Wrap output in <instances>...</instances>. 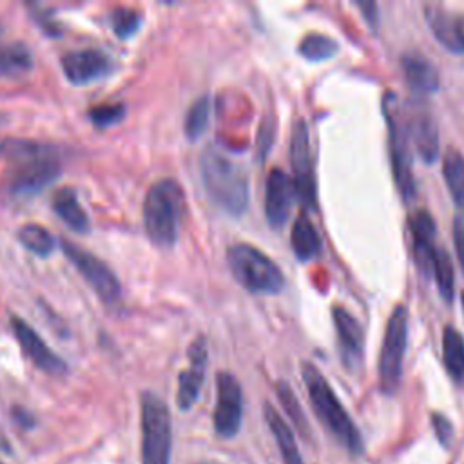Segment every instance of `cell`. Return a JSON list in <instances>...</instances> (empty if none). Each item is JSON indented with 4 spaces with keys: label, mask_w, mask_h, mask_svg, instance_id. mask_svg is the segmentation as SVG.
Listing matches in <instances>:
<instances>
[{
    "label": "cell",
    "mask_w": 464,
    "mask_h": 464,
    "mask_svg": "<svg viewBox=\"0 0 464 464\" xmlns=\"http://www.w3.org/2000/svg\"><path fill=\"white\" fill-rule=\"evenodd\" d=\"M210 121V100L208 96L198 98L185 118V134L188 140H198L205 130Z\"/></svg>",
    "instance_id": "83f0119b"
},
{
    "label": "cell",
    "mask_w": 464,
    "mask_h": 464,
    "mask_svg": "<svg viewBox=\"0 0 464 464\" xmlns=\"http://www.w3.org/2000/svg\"><path fill=\"white\" fill-rule=\"evenodd\" d=\"M384 114L390 129V152L395 181L404 198H411L415 192V181L411 172V154H410V129L408 121L401 118V109L397 105L395 94H388L384 100Z\"/></svg>",
    "instance_id": "ba28073f"
},
{
    "label": "cell",
    "mask_w": 464,
    "mask_h": 464,
    "mask_svg": "<svg viewBox=\"0 0 464 464\" xmlns=\"http://www.w3.org/2000/svg\"><path fill=\"white\" fill-rule=\"evenodd\" d=\"M426 20L433 36L451 53H464V13L428 5Z\"/></svg>",
    "instance_id": "ac0fdd59"
},
{
    "label": "cell",
    "mask_w": 464,
    "mask_h": 464,
    "mask_svg": "<svg viewBox=\"0 0 464 464\" xmlns=\"http://www.w3.org/2000/svg\"><path fill=\"white\" fill-rule=\"evenodd\" d=\"M410 228L413 236V254L419 272L424 277L433 274L435 259V221L428 210H417L410 216Z\"/></svg>",
    "instance_id": "2e32d148"
},
{
    "label": "cell",
    "mask_w": 464,
    "mask_h": 464,
    "mask_svg": "<svg viewBox=\"0 0 464 464\" xmlns=\"http://www.w3.org/2000/svg\"><path fill=\"white\" fill-rule=\"evenodd\" d=\"M199 464H219V462H216V460H203V462H199Z\"/></svg>",
    "instance_id": "8d00e7d4"
},
{
    "label": "cell",
    "mask_w": 464,
    "mask_h": 464,
    "mask_svg": "<svg viewBox=\"0 0 464 464\" xmlns=\"http://www.w3.org/2000/svg\"><path fill=\"white\" fill-rule=\"evenodd\" d=\"M11 326L24 353L33 361L34 366L51 375H63L67 372L65 361L58 353H54L24 319L13 317Z\"/></svg>",
    "instance_id": "4fadbf2b"
},
{
    "label": "cell",
    "mask_w": 464,
    "mask_h": 464,
    "mask_svg": "<svg viewBox=\"0 0 464 464\" xmlns=\"http://www.w3.org/2000/svg\"><path fill=\"white\" fill-rule=\"evenodd\" d=\"M0 464H2V462H0Z\"/></svg>",
    "instance_id": "f35d334b"
},
{
    "label": "cell",
    "mask_w": 464,
    "mask_h": 464,
    "mask_svg": "<svg viewBox=\"0 0 464 464\" xmlns=\"http://www.w3.org/2000/svg\"><path fill=\"white\" fill-rule=\"evenodd\" d=\"M335 51H337V42L324 36V34H319V33L306 34L299 44V53L306 60H314V62L315 60H326Z\"/></svg>",
    "instance_id": "f1b7e54d"
},
{
    "label": "cell",
    "mask_w": 464,
    "mask_h": 464,
    "mask_svg": "<svg viewBox=\"0 0 464 464\" xmlns=\"http://www.w3.org/2000/svg\"><path fill=\"white\" fill-rule=\"evenodd\" d=\"M13 417L14 420L22 426V428H31L34 424V419L31 413H27L24 408H14L13 410Z\"/></svg>",
    "instance_id": "d590c367"
},
{
    "label": "cell",
    "mask_w": 464,
    "mask_h": 464,
    "mask_svg": "<svg viewBox=\"0 0 464 464\" xmlns=\"http://www.w3.org/2000/svg\"><path fill=\"white\" fill-rule=\"evenodd\" d=\"M181 198V187L174 179H160L147 190L143 227L149 239L161 248H170L178 239Z\"/></svg>",
    "instance_id": "277c9868"
},
{
    "label": "cell",
    "mask_w": 464,
    "mask_h": 464,
    "mask_svg": "<svg viewBox=\"0 0 464 464\" xmlns=\"http://www.w3.org/2000/svg\"><path fill=\"white\" fill-rule=\"evenodd\" d=\"M265 420L277 442L283 462L285 464H304L290 426L283 420V417L276 411V408L272 404H265Z\"/></svg>",
    "instance_id": "ffe728a7"
},
{
    "label": "cell",
    "mask_w": 464,
    "mask_h": 464,
    "mask_svg": "<svg viewBox=\"0 0 464 464\" xmlns=\"http://www.w3.org/2000/svg\"><path fill=\"white\" fill-rule=\"evenodd\" d=\"M0 156L7 163L9 188L22 196L42 190L53 183L62 170L56 149L33 140H2Z\"/></svg>",
    "instance_id": "6da1fadb"
},
{
    "label": "cell",
    "mask_w": 464,
    "mask_h": 464,
    "mask_svg": "<svg viewBox=\"0 0 464 464\" xmlns=\"http://www.w3.org/2000/svg\"><path fill=\"white\" fill-rule=\"evenodd\" d=\"M228 268L234 279L252 294H279L285 286L281 268L259 248L248 243H236L227 250Z\"/></svg>",
    "instance_id": "5b68a950"
},
{
    "label": "cell",
    "mask_w": 464,
    "mask_h": 464,
    "mask_svg": "<svg viewBox=\"0 0 464 464\" xmlns=\"http://www.w3.org/2000/svg\"><path fill=\"white\" fill-rule=\"evenodd\" d=\"M207 343L205 337H198L188 346V366L178 377V393L176 402L178 408L187 411L194 406L199 397L203 381H205V368H207Z\"/></svg>",
    "instance_id": "7c38bea8"
},
{
    "label": "cell",
    "mask_w": 464,
    "mask_h": 464,
    "mask_svg": "<svg viewBox=\"0 0 464 464\" xmlns=\"http://www.w3.org/2000/svg\"><path fill=\"white\" fill-rule=\"evenodd\" d=\"M431 420H433V428H435V433H437L439 440L442 444H450V440H451V424H450V420L446 417H442L440 413H433Z\"/></svg>",
    "instance_id": "836d02e7"
},
{
    "label": "cell",
    "mask_w": 464,
    "mask_h": 464,
    "mask_svg": "<svg viewBox=\"0 0 464 464\" xmlns=\"http://www.w3.org/2000/svg\"><path fill=\"white\" fill-rule=\"evenodd\" d=\"M123 114H125L123 103H102V105L91 109V112H89L91 121L102 129L118 123L123 118Z\"/></svg>",
    "instance_id": "d6a6232c"
},
{
    "label": "cell",
    "mask_w": 464,
    "mask_h": 464,
    "mask_svg": "<svg viewBox=\"0 0 464 464\" xmlns=\"http://www.w3.org/2000/svg\"><path fill=\"white\" fill-rule=\"evenodd\" d=\"M332 315H334V324L337 330L343 361H344L346 368L355 370L361 364L362 346H364V335H362L361 324L343 306H335L332 310Z\"/></svg>",
    "instance_id": "e0dca14e"
},
{
    "label": "cell",
    "mask_w": 464,
    "mask_h": 464,
    "mask_svg": "<svg viewBox=\"0 0 464 464\" xmlns=\"http://www.w3.org/2000/svg\"><path fill=\"white\" fill-rule=\"evenodd\" d=\"M301 372L312 408L319 420L323 422V426L330 431L332 437L337 439V442L344 450H348L352 455H359L362 451L361 433L353 424L352 417L343 408L335 392L330 388L328 381L312 362H303Z\"/></svg>",
    "instance_id": "3957f363"
},
{
    "label": "cell",
    "mask_w": 464,
    "mask_h": 464,
    "mask_svg": "<svg viewBox=\"0 0 464 464\" xmlns=\"http://www.w3.org/2000/svg\"><path fill=\"white\" fill-rule=\"evenodd\" d=\"M53 208L60 216V219L74 232L85 234L89 230V227H91L89 216L83 210V207L80 205L78 196L72 188L63 187V188L56 190L53 196Z\"/></svg>",
    "instance_id": "44dd1931"
},
{
    "label": "cell",
    "mask_w": 464,
    "mask_h": 464,
    "mask_svg": "<svg viewBox=\"0 0 464 464\" xmlns=\"http://www.w3.org/2000/svg\"><path fill=\"white\" fill-rule=\"evenodd\" d=\"M18 239L20 243L33 254L36 256H49L54 250V237L44 228L42 225L36 223H27L18 230Z\"/></svg>",
    "instance_id": "4316f807"
},
{
    "label": "cell",
    "mask_w": 464,
    "mask_h": 464,
    "mask_svg": "<svg viewBox=\"0 0 464 464\" xmlns=\"http://www.w3.org/2000/svg\"><path fill=\"white\" fill-rule=\"evenodd\" d=\"M218 401L214 408V430L223 439L237 435L243 422V392L237 379L228 372H219Z\"/></svg>",
    "instance_id": "30bf717a"
},
{
    "label": "cell",
    "mask_w": 464,
    "mask_h": 464,
    "mask_svg": "<svg viewBox=\"0 0 464 464\" xmlns=\"http://www.w3.org/2000/svg\"><path fill=\"white\" fill-rule=\"evenodd\" d=\"M453 241H455L457 257L464 270V221L462 219H455V223H453Z\"/></svg>",
    "instance_id": "e575fe53"
},
{
    "label": "cell",
    "mask_w": 464,
    "mask_h": 464,
    "mask_svg": "<svg viewBox=\"0 0 464 464\" xmlns=\"http://www.w3.org/2000/svg\"><path fill=\"white\" fill-rule=\"evenodd\" d=\"M109 65V56L100 49L71 51L62 58L63 74L74 85H85L105 76Z\"/></svg>",
    "instance_id": "9a60e30c"
},
{
    "label": "cell",
    "mask_w": 464,
    "mask_h": 464,
    "mask_svg": "<svg viewBox=\"0 0 464 464\" xmlns=\"http://www.w3.org/2000/svg\"><path fill=\"white\" fill-rule=\"evenodd\" d=\"M141 408V464H170L172 420L169 406L152 392H143Z\"/></svg>",
    "instance_id": "8992f818"
},
{
    "label": "cell",
    "mask_w": 464,
    "mask_h": 464,
    "mask_svg": "<svg viewBox=\"0 0 464 464\" xmlns=\"http://www.w3.org/2000/svg\"><path fill=\"white\" fill-rule=\"evenodd\" d=\"M276 390H277V397H279V401H281L285 411L288 413L290 420L294 422V426H295L303 435L308 433V424H306L304 413H303V410H301V406H299V402H297V399H295L292 388H290L285 381H279L277 386H276Z\"/></svg>",
    "instance_id": "4dcf8cb0"
},
{
    "label": "cell",
    "mask_w": 464,
    "mask_h": 464,
    "mask_svg": "<svg viewBox=\"0 0 464 464\" xmlns=\"http://www.w3.org/2000/svg\"><path fill=\"white\" fill-rule=\"evenodd\" d=\"M402 71L408 85L420 94L435 92L439 87V74L435 67L419 54H404L402 56Z\"/></svg>",
    "instance_id": "d6986e66"
},
{
    "label": "cell",
    "mask_w": 464,
    "mask_h": 464,
    "mask_svg": "<svg viewBox=\"0 0 464 464\" xmlns=\"http://www.w3.org/2000/svg\"><path fill=\"white\" fill-rule=\"evenodd\" d=\"M290 241H292V248L294 254L301 259V261H310L312 257H315L321 250V239L317 236V230L314 227V223L308 219L306 214H301L294 225H292V234H290Z\"/></svg>",
    "instance_id": "7402d4cb"
},
{
    "label": "cell",
    "mask_w": 464,
    "mask_h": 464,
    "mask_svg": "<svg viewBox=\"0 0 464 464\" xmlns=\"http://www.w3.org/2000/svg\"><path fill=\"white\" fill-rule=\"evenodd\" d=\"M433 276H435V281H437L442 299L451 301V297H453V266H451L450 256L442 248H437V252H435Z\"/></svg>",
    "instance_id": "f546056e"
},
{
    "label": "cell",
    "mask_w": 464,
    "mask_h": 464,
    "mask_svg": "<svg viewBox=\"0 0 464 464\" xmlns=\"http://www.w3.org/2000/svg\"><path fill=\"white\" fill-rule=\"evenodd\" d=\"M290 161L294 172V188L295 198L301 205L312 208L315 203V183H314V170H312V158L308 147V130L303 120H297L292 132L290 141Z\"/></svg>",
    "instance_id": "8fae6325"
},
{
    "label": "cell",
    "mask_w": 464,
    "mask_h": 464,
    "mask_svg": "<svg viewBox=\"0 0 464 464\" xmlns=\"http://www.w3.org/2000/svg\"><path fill=\"white\" fill-rule=\"evenodd\" d=\"M442 174L455 205L464 212V156L457 149L446 150Z\"/></svg>",
    "instance_id": "484cf974"
},
{
    "label": "cell",
    "mask_w": 464,
    "mask_h": 464,
    "mask_svg": "<svg viewBox=\"0 0 464 464\" xmlns=\"http://www.w3.org/2000/svg\"><path fill=\"white\" fill-rule=\"evenodd\" d=\"M408 310L402 304H397L392 312L382 348L379 355V388L386 395H393L401 382L402 373V357L406 350V337H408Z\"/></svg>",
    "instance_id": "52a82bcc"
},
{
    "label": "cell",
    "mask_w": 464,
    "mask_h": 464,
    "mask_svg": "<svg viewBox=\"0 0 464 464\" xmlns=\"http://www.w3.org/2000/svg\"><path fill=\"white\" fill-rule=\"evenodd\" d=\"M295 198L294 181L281 169H272L265 188V214L272 228H281L290 214Z\"/></svg>",
    "instance_id": "5bb4252c"
},
{
    "label": "cell",
    "mask_w": 464,
    "mask_h": 464,
    "mask_svg": "<svg viewBox=\"0 0 464 464\" xmlns=\"http://www.w3.org/2000/svg\"><path fill=\"white\" fill-rule=\"evenodd\" d=\"M442 361L450 377L464 384V341L453 326H446L442 332Z\"/></svg>",
    "instance_id": "603a6c76"
},
{
    "label": "cell",
    "mask_w": 464,
    "mask_h": 464,
    "mask_svg": "<svg viewBox=\"0 0 464 464\" xmlns=\"http://www.w3.org/2000/svg\"><path fill=\"white\" fill-rule=\"evenodd\" d=\"M201 179L208 198L232 216L248 205V179L243 169L218 147H207L199 160Z\"/></svg>",
    "instance_id": "7a4b0ae2"
},
{
    "label": "cell",
    "mask_w": 464,
    "mask_h": 464,
    "mask_svg": "<svg viewBox=\"0 0 464 464\" xmlns=\"http://www.w3.org/2000/svg\"><path fill=\"white\" fill-rule=\"evenodd\" d=\"M462 310H464V294H462Z\"/></svg>",
    "instance_id": "74e56055"
},
{
    "label": "cell",
    "mask_w": 464,
    "mask_h": 464,
    "mask_svg": "<svg viewBox=\"0 0 464 464\" xmlns=\"http://www.w3.org/2000/svg\"><path fill=\"white\" fill-rule=\"evenodd\" d=\"M62 250L71 265L82 274V277L107 306H112L120 301L121 285L116 274L100 257L71 241H62Z\"/></svg>",
    "instance_id": "9c48e42d"
},
{
    "label": "cell",
    "mask_w": 464,
    "mask_h": 464,
    "mask_svg": "<svg viewBox=\"0 0 464 464\" xmlns=\"http://www.w3.org/2000/svg\"><path fill=\"white\" fill-rule=\"evenodd\" d=\"M410 129V136L419 150V154L424 158V161H433V158L437 156V149H439V138H437V129L431 121L430 116L426 114H417L413 116V121L408 123Z\"/></svg>",
    "instance_id": "d4e9b609"
},
{
    "label": "cell",
    "mask_w": 464,
    "mask_h": 464,
    "mask_svg": "<svg viewBox=\"0 0 464 464\" xmlns=\"http://www.w3.org/2000/svg\"><path fill=\"white\" fill-rule=\"evenodd\" d=\"M140 14L132 9H116L111 16V24H112V31L116 33L118 38H130L138 27H140Z\"/></svg>",
    "instance_id": "1f68e13d"
},
{
    "label": "cell",
    "mask_w": 464,
    "mask_h": 464,
    "mask_svg": "<svg viewBox=\"0 0 464 464\" xmlns=\"http://www.w3.org/2000/svg\"><path fill=\"white\" fill-rule=\"evenodd\" d=\"M33 69V56L27 45L22 42H13L0 45V76L18 78Z\"/></svg>",
    "instance_id": "cb8c5ba5"
}]
</instances>
